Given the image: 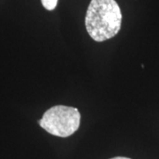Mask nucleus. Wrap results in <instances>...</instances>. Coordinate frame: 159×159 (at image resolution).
Returning <instances> with one entry per match:
<instances>
[{
	"mask_svg": "<svg viewBox=\"0 0 159 159\" xmlns=\"http://www.w3.org/2000/svg\"><path fill=\"white\" fill-rule=\"evenodd\" d=\"M43 7L48 11H52L56 8L57 5V0H41Z\"/></svg>",
	"mask_w": 159,
	"mask_h": 159,
	"instance_id": "nucleus-3",
	"label": "nucleus"
},
{
	"mask_svg": "<svg viewBox=\"0 0 159 159\" xmlns=\"http://www.w3.org/2000/svg\"><path fill=\"white\" fill-rule=\"evenodd\" d=\"M122 14L115 0H91L85 18L86 29L96 42L114 37L121 27Z\"/></svg>",
	"mask_w": 159,
	"mask_h": 159,
	"instance_id": "nucleus-1",
	"label": "nucleus"
},
{
	"mask_svg": "<svg viewBox=\"0 0 159 159\" xmlns=\"http://www.w3.org/2000/svg\"><path fill=\"white\" fill-rule=\"evenodd\" d=\"M111 159H131L128 157H112Z\"/></svg>",
	"mask_w": 159,
	"mask_h": 159,
	"instance_id": "nucleus-4",
	"label": "nucleus"
},
{
	"mask_svg": "<svg viewBox=\"0 0 159 159\" xmlns=\"http://www.w3.org/2000/svg\"><path fill=\"white\" fill-rule=\"evenodd\" d=\"M80 113L79 110L71 106L56 105L47 110L39 120L42 128L52 135L71 136L79 129Z\"/></svg>",
	"mask_w": 159,
	"mask_h": 159,
	"instance_id": "nucleus-2",
	"label": "nucleus"
}]
</instances>
